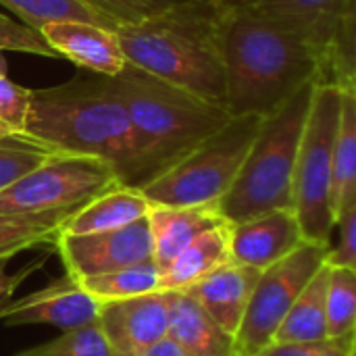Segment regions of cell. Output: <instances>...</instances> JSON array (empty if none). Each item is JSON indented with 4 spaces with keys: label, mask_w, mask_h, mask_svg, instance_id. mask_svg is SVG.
Masks as SVG:
<instances>
[{
    "label": "cell",
    "mask_w": 356,
    "mask_h": 356,
    "mask_svg": "<svg viewBox=\"0 0 356 356\" xmlns=\"http://www.w3.org/2000/svg\"><path fill=\"white\" fill-rule=\"evenodd\" d=\"M219 46L232 117H269L319 71L317 52L302 38L232 0H223Z\"/></svg>",
    "instance_id": "1"
},
{
    "label": "cell",
    "mask_w": 356,
    "mask_h": 356,
    "mask_svg": "<svg viewBox=\"0 0 356 356\" xmlns=\"http://www.w3.org/2000/svg\"><path fill=\"white\" fill-rule=\"evenodd\" d=\"M23 131L52 152L98 159L121 186L140 190L129 117L111 77L79 73L60 86L29 90Z\"/></svg>",
    "instance_id": "2"
},
{
    "label": "cell",
    "mask_w": 356,
    "mask_h": 356,
    "mask_svg": "<svg viewBox=\"0 0 356 356\" xmlns=\"http://www.w3.org/2000/svg\"><path fill=\"white\" fill-rule=\"evenodd\" d=\"M221 10L223 0H186L142 23L117 27L121 52L127 65L225 106Z\"/></svg>",
    "instance_id": "3"
},
{
    "label": "cell",
    "mask_w": 356,
    "mask_h": 356,
    "mask_svg": "<svg viewBox=\"0 0 356 356\" xmlns=\"http://www.w3.org/2000/svg\"><path fill=\"white\" fill-rule=\"evenodd\" d=\"M111 83L129 117L140 190L232 119L225 106L202 100L131 65L113 75Z\"/></svg>",
    "instance_id": "4"
},
{
    "label": "cell",
    "mask_w": 356,
    "mask_h": 356,
    "mask_svg": "<svg viewBox=\"0 0 356 356\" xmlns=\"http://www.w3.org/2000/svg\"><path fill=\"white\" fill-rule=\"evenodd\" d=\"M311 94L313 83L302 86L286 104L263 119L236 181L217 204L227 223L238 225L271 211L292 209L294 167Z\"/></svg>",
    "instance_id": "5"
},
{
    "label": "cell",
    "mask_w": 356,
    "mask_h": 356,
    "mask_svg": "<svg viewBox=\"0 0 356 356\" xmlns=\"http://www.w3.org/2000/svg\"><path fill=\"white\" fill-rule=\"evenodd\" d=\"M263 117H232L169 171L140 192L150 207H217L229 192Z\"/></svg>",
    "instance_id": "6"
},
{
    "label": "cell",
    "mask_w": 356,
    "mask_h": 356,
    "mask_svg": "<svg viewBox=\"0 0 356 356\" xmlns=\"http://www.w3.org/2000/svg\"><path fill=\"white\" fill-rule=\"evenodd\" d=\"M344 94L346 92L334 86L313 83L311 106L296 154L292 211L298 219L302 240L313 244H332V156L342 117Z\"/></svg>",
    "instance_id": "7"
},
{
    "label": "cell",
    "mask_w": 356,
    "mask_h": 356,
    "mask_svg": "<svg viewBox=\"0 0 356 356\" xmlns=\"http://www.w3.org/2000/svg\"><path fill=\"white\" fill-rule=\"evenodd\" d=\"M119 186L117 173L98 159L52 154L0 192V215L77 211Z\"/></svg>",
    "instance_id": "8"
},
{
    "label": "cell",
    "mask_w": 356,
    "mask_h": 356,
    "mask_svg": "<svg viewBox=\"0 0 356 356\" xmlns=\"http://www.w3.org/2000/svg\"><path fill=\"white\" fill-rule=\"evenodd\" d=\"M330 248L332 244L302 242L286 259L261 271L242 325L234 338L238 356H257L273 344L275 332L290 307L313 275L325 265Z\"/></svg>",
    "instance_id": "9"
},
{
    "label": "cell",
    "mask_w": 356,
    "mask_h": 356,
    "mask_svg": "<svg viewBox=\"0 0 356 356\" xmlns=\"http://www.w3.org/2000/svg\"><path fill=\"white\" fill-rule=\"evenodd\" d=\"M67 275L75 280L113 273L152 261V236L148 217L125 227L100 234L67 236L60 234L54 242Z\"/></svg>",
    "instance_id": "10"
},
{
    "label": "cell",
    "mask_w": 356,
    "mask_h": 356,
    "mask_svg": "<svg viewBox=\"0 0 356 356\" xmlns=\"http://www.w3.org/2000/svg\"><path fill=\"white\" fill-rule=\"evenodd\" d=\"M98 327L113 356H142L167 338L169 307L165 292L100 305Z\"/></svg>",
    "instance_id": "11"
},
{
    "label": "cell",
    "mask_w": 356,
    "mask_h": 356,
    "mask_svg": "<svg viewBox=\"0 0 356 356\" xmlns=\"http://www.w3.org/2000/svg\"><path fill=\"white\" fill-rule=\"evenodd\" d=\"M100 302H96L75 277L63 275L46 288L8 302L0 311V321L8 327L17 325H54L71 332L98 321Z\"/></svg>",
    "instance_id": "12"
},
{
    "label": "cell",
    "mask_w": 356,
    "mask_h": 356,
    "mask_svg": "<svg viewBox=\"0 0 356 356\" xmlns=\"http://www.w3.org/2000/svg\"><path fill=\"white\" fill-rule=\"evenodd\" d=\"M302 242L294 211L282 209L232 225L229 254L232 261L263 271L286 259Z\"/></svg>",
    "instance_id": "13"
},
{
    "label": "cell",
    "mask_w": 356,
    "mask_h": 356,
    "mask_svg": "<svg viewBox=\"0 0 356 356\" xmlns=\"http://www.w3.org/2000/svg\"><path fill=\"white\" fill-rule=\"evenodd\" d=\"M40 33L58 56L90 73L113 77L127 65L115 29L88 21H52Z\"/></svg>",
    "instance_id": "14"
},
{
    "label": "cell",
    "mask_w": 356,
    "mask_h": 356,
    "mask_svg": "<svg viewBox=\"0 0 356 356\" xmlns=\"http://www.w3.org/2000/svg\"><path fill=\"white\" fill-rule=\"evenodd\" d=\"M259 275V269L229 259L225 265L184 292L194 298L225 334L236 338Z\"/></svg>",
    "instance_id": "15"
},
{
    "label": "cell",
    "mask_w": 356,
    "mask_h": 356,
    "mask_svg": "<svg viewBox=\"0 0 356 356\" xmlns=\"http://www.w3.org/2000/svg\"><path fill=\"white\" fill-rule=\"evenodd\" d=\"M232 2L242 4L254 15L302 38L317 52L321 65L327 42L348 0H232Z\"/></svg>",
    "instance_id": "16"
},
{
    "label": "cell",
    "mask_w": 356,
    "mask_h": 356,
    "mask_svg": "<svg viewBox=\"0 0 356 356\" xmlns=\"http://www.w3.org/2000/svg\"><path fill=\"white\" fill-rule=\"evenodd\" d=\"M227 223L217 207H150L152 261L163 271L204 232Z\"/></svg>",
    "instance_id": "17"
},
{
    "label": "cell",
    "mask_w": 356,
    "mask_h": 356,
    "mask_svg": "<svg viewBox=\"0 0 356 356\" xmlns=\"http://www.w3.org/2000/svg\"><path fill=\"white\" fill-rule=\"evenodd\" d=\"M169 307L167 338L190 356H238L236 340L225 334L186 292H165Z\"/></svg>",
    "instance_id": "18"
},
{
    "label": "cell",
    "mask_w": 356,
    "mask_h": 356,
    "mask_svg": "<svg viewBox=\"0 0 356 356\" xmlns=\"http://www.w3.org/2000/svg\"><path fill=\"white\" fill-rule=\"evenodd\" d=\"M229 240L232 223L217 225L198 236L161 271L159 292H184L225 265L232 259Z\"/></svg>",
    "instance_id": "19"
},
{
    "label": "cell",
    "mask_w": 356,
    "mask_h": 356,
    "mask_svg": "<svg viewBox=\"0 0 356 356\" xmlns=\"http://www.w3.org/2000/svg\"><path fill=\"white\" fill-rule=\"evenodd\" d=\"M148 211H150V202L144 198L140 190L119 186L92 198L88 204L77 209L60 225V234L83 236V234L113 232L148 217Z\"/></svg>",
    "instance_id": "20"
},
{
    "label": "cell",
    "mask_w": 356,
    "mask_h": 356,
    "mask_svg": "<svg viewBox=\"0 0 356 356\" xmlns=\"http://www.w3.org/2000/svg\"><path fill=\"white\" fill-rule=\"evenodd\" d=\"M327 277H330V267L323 265L290 307L280 330L275 332L273 344L317 342L327 338V319H325Z\"/></svg>",
    "instance_id": "21"
},
{
    "label": "cell",
    "mask_w": 356,
    "mask_h": 356,
    "mask_svg": "<svg viewBox=\"0 0 356 356\" xmlns=\"http://www.w3.org/2000/svg\"><path fill=\"white\" fill-rule=\"evenodd\" d=\"M356 204V94H344L340 127L332 156V190L330 207L334 223Z\"/></svg>",
    "instance_id": "22"
},
{
    "label": "cell",
    "mask_w": 356,
    "mask_h": 356,
    "mask_svg": "<svg viewBox=\"0 0 356 356\" xmlns=\"http://www.w3.org/2000/svg\"><path fill=\"white\" fill-rule=\"evenodd\" d=\"M75 211H52L40 215H0V259H10L17 252L54 246L60 236V225Z\"/></svg>",
    "instance_id": "23"
},
{
    "label": "cell",
    "mask_w": 356,
    "mask_h": 356,
    "mask_svg": "<svg viewBox=\"0 0 356 356\" xmlns=\"http://www.w3.org/2000/svg\"><path fill=\"white\" fill-rule=\"evenodd\" d=\"M159 280H161V269L154 265V261H146L134 267L83 277L77 282L96 302L104 305V302L127 300V298L159 292Z\"/></svg>",
    "instance_id": "24"
},
{
    "label": "cell",
    "mask_w": 356,
    "mask_h": 356,
    "mask_svg": "<svg viewBox=\"0 0 356 356\" xmlns=\"http://www.w3.org/2000/svg\"><path fill=\"white\" fill-rule=\"evenodd\" d=\"M325 319L327 338H342L356 332V271L330 267Z\"/></svg>",
    "instance_id": "25"
},
{
    "label": "cell",
    "mask_w": 356,
    "mask_h": 356,
    "mask_svg": "<svg viewBox=\"0 0 356 356\" xmlns=\"http://www.w3.org/2000/svg\"><path fill=\"white\" fill-rule=\"evenodd\" d=\"M0 4L35 31L52 21H88L106 27L92 10L81 6L77 0H0Z\"/></svg>",
    "instance_id": "26"
},
{
    "label": "cell",
    "mask_w": 356,
    "mask_h": 356,
    "mask_svg": "<svg viewBox=\"0 0 356 356\" xmlns=\"http://www.w3.org/2000/svg\"><path fill=\"white\" fill-rule=\"evenodd\" d=\"M77 2L88 10H92L106 27L117 29V27L142 23L186 0H77Z\"/></svg>",
    "instance_id": "27"
},
{
    "label": "cell",
    "mask_w": 356,
    "mask_h": 356,
    "mask_svg": "<svg viewBox=\"0 0 356 356\" xmlns=\"http://www.w3.org/2000/svg\"><path fill=\"white\" fill-rule=\"evenodd\" d=\"M15 356H113L98 323H90L71 332H63L58 338L25 348Z\"/></svg>",
    "instance_id": "28"
},
{
    "label": "cell",
    "mask_w": 356,
    "mask_h": 356,
    "mask_svg": "<svg viewBox=\"0 0 356 356\" xmlns=\"http://www.w3.org/2000/svg\"><path fill=\"white\" fill-rule=\"evenodd\" d=\"M29 108V90L0 73V144L29 140L23 131Z\"/></svg>",
    "instance_id": "29"
},
{
    "label": "cell",
    "mask_w": 356,
    "mask_h": 356,
    "mask_svg": "<svg viewBox=\"0 0 356 356\" xmlns=\"http://www.w3.org/2000/svg\"><path fill=\"white\" fill-rule=\"evenodd\" d=\"M52 154L58 152H52L35 144L33 140H15L0 144V192L38 165H42Z\"/></svg>",
    "instance_id": "30"
},
{
    "label": "cell",
    "mask_w": 356,
    "mask_h": 356,
    "mask_svg": "<svg viewBox=\"0 0 356 356\" xmlns=\"http://www.w3.org/2000/svg\"><path fill=\"white\" fill-rule=\"evenodd\" d=\"M0 50H10V52H25V54H35V56H48L56 58L58 54L46 44L40 31L31 29L29 25L2 15L0 13Z\"/></svg>",
    "instance_id": "31"
},
{
    "label": "cell",
    "mask_w": 356,
    "mask_h": 356,
    "mask_svg": "<svg viewBox=\"0 0 356 356\" xmlns=\"http://www.w3.org/2000/svg\"><path fill=\"white\" fill-rule=\"evenodd\" d=\"M257 356H356V332L342 338H325L317 342L271 344Z\"/></svg>",
    "instance_id": "32"
},
{
    "label": "cell",
    "mask_w": 356,
    "mask_h": 356,
    "mask_svg": "<svg viewBox=\"0 0 356 356\" xmlns=\"http://www.w3.org/2000/svg\"><path fill=\"white\" fill-rule=\"evenodd\" d=\"M334 227L340 229V242L330 248L325 265L356 271V204L336 219Z\"/></svg>",
    "instance_id": "33"
},
{
    "label": "cell",
    "mask_w": 356,
    "mask_h": 356,
    "mask_svg": "<svg viewBox=\"0 0 356 356\" xmlns=\"http://www.w3.org/2000/svg\"><path fill=\"white\" fill-rule=\"evenodd\" d=\"M6 263H8L6 259H0V311L10 302L15 290L29 277V273H33L35 269H40L46 263V259H38V261L29 263L27 267H23L17 273H6Z\"/></svg>",
    "instance_id": "34"
},
{
    "label": "cell",
    "mask_w": 356,
    "mask_h": 356,
    "mask_svg": "<svg viewBox=\"0 0 356 356\" xmlns=\"http://www.w3.org/2000/svg\"><path fill=\"white\" fill-rule=\"evenodd\" d=\"M142 356H190L184 348H179L173 340L165 338L159 344H154L152 348H148Z\"/></svg>",
    "instance_id": "35"
},
{
    "label": "cell",
    "mask_w": 356,
    "mask_h": 356,
    "mask_svg": "<svg viewBox=\"0 0 356 356\" xmlns=\"http://www.w3.org/2000/svg\"><path fill=\"white\" fill-rule=\"evenodd\" d=\"M0 73H4V69H2V60H0Z\"/></svg>",
    "instance_id": "36"
}]
</instances>
